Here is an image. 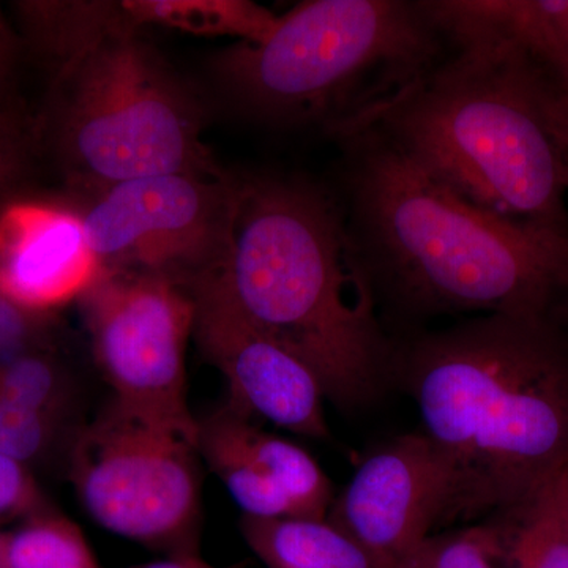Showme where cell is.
<instances>
[{
	"mask_svg": "<svg viewBox=\"0 0 568 568\" xmlns=\"http://www.w3.org/2000/svg\"><path fill=\"white\" fill-rule=\"evenodd\" d=\"M450 50L514 52L568 89V0H424Z\"/></svg>",
	"mask_w": 568,
	"mask_h": 568,
	"instance_id": "14",
	"label": "cell"
},
{
	"mask_svg": "<svg viewBox=\"0 0 568 568\" xmlns=\"http://www.w3.org/2000/svg\"><path fill=\"white\" fill-rule=\"evenodd\" d=\"M545 81L508 51L448 50L365 129L470 204L568 234L567 171L545 114Z\"/></svg>",
	"mask_w": 568,
	"mask_h": 568,
	"instance_id": "4",
	"label": "cell"
},
{
	"mask_svg": "<svg viewBox=\"0 0 568 568\" xmlns=\"http://www.w3.org/2000/svg\"><path fill=\"white\" fill-rule=\"evenodd\" d=\"M40 495L24 463L0 454V519L39 510Z\"/></svg>",
	"mask_w": 568,
	"mask_h": 568,
	"instance_id": "24",
	"label": "cell"
},
{
	"mask_svg": "<svg viewBox=\"0 0 568 568\" xmlns=\"http://www.w3.org/2000/svg\"><path fill=\"white\" fill-rule=\"evenodd\" d=\"M392 377L450 473L444 525L506 515L568 467V327L484 315L394 342Z\"/></svg>",
	"mask_w": 568,
	"mask_h": 568,
	"instance_id": "2",
	"label": "cell"
},
{
	"mask_svg": "<svg viewBox=\"0 0 568 568\" xmlns=\"http://www.w3.org/2000/svg\"><path fill=\"white\" fill-rule=\"evenodd\" d=\"M197 448L111 403L74 439L70 476L93 521L166 556L200 552Z\"/></svg>",
	"mask_w": 568,
	"mask_h": 568,
	"instance_id": "7",
	"label": "cell"
},
{
	"mask_svg": "<svg viewBox=\"0 0 568 568\" xmlns=\"http://www.w3.org/2000/svg\"><path fill=\"white\" fill-rule=\"evenodd\" d=\"M78 302L112 402L196 447L186 386L190 291L162 276L103 272Z\"/></svg>",
	"mask_w": 568,
	"mask_h": 568,
	"instance_id": "8",
	"label": "cell"
},
{
	"mask_svg": "<svg viewBox=\"0 0 568 568\" xmlns=\"http://www.w3.org/2000/svg\"><path fill=\"white\" fill-rule=\"evenodd\" d=\"M450 488L435 446L424 433H410L358 466L327 519L357 541L376 568H392L444 525Z\"/></svg>",
	"mask_w": 568,
	"mask_h": 568,
	"instance_id": "11",
	"label": "cell"
},
{
	"mask_svg": "<svg viewBox=\"0 0 568 568\" xmlns=\"http://www.w3.org/2000/svg\"><path fill=\"white\" fill-rule=\"evenodd\" d=\"M132 568H223L213 566V564L207 562L200 555V552H190V555H174L166 556V558L152 560V562L142 564V566H136Z\"/></svg>",
	"mask_w": 568,
	"mask_h": 568,
	"instance_id": "27",
	"label": "cell"
},
{
	"mask_svg": "<svg viewBox=\"0 0 568 568\" xmlns=\"http://www.w3.org/2000/svg\"><path fill=\"white\" fill-rule=\"evenodd\" d=\"M235 175L162 174L91 194L78 209L103 272L162 276L189 290L219 268Z\"/></svg>",
	"mask_w": 568,
	"mask_h": 568,
	"instance_id": "9",
	"label": "cell"
},
{
	"mask_svg": "<svg viewBox=\"0 0 568 568\" xmlns=\"http://www.w3.org/2000/svg\"><path fill=\"white\" fill-rule=\"evenodd\" d=\"M51 315L18 305L0 293V361L41 349L50 335Z\"/></svg>",
	"mask_w": 568,
	"mask_h": 568,
	"instance_id": "23",
	"label": "cell"
},
{
	"mask_svg": "<svg viewBox=\"0 0 568 568\" xmlns=\"http://www.w3.org/2000/svg\"><path fill=\"white\" fill-rule=\"evenodd\" d=\"M6 568H102L77 525L40 514L3 538Z\"/></svg>",
	"mask_w": 568,
	"mask_h": 568,
	"instance_id": "18",
	"label": "cell"
},
{
	"mask_svg": "<svg viewBox=\"0 0 568 568\" xmlns=\"http://www.w3.org/2000/svg\"><path fill=\"white\" fill-rule=\"evenodd\" d=\"M544 108L549 129L555 134L567 171L568 185V89L545 84Z\"/></svg>",
	"mask_w": 568,
	"mask_h": 568,
	"instance_id": "25",
	"label": "cell"
},
{
	"mask_svg": "<svg viewBox=\"0 0 568 568\" xmlns=\"http://www.w3.org/2000/svg\"><path fill=\"white\" fill-rule=\"evenodd\" d=\"M503 534L497 523L433 534L392 568H503Z\"/></svg>",
	"mask_w": 568,
	"mask_h": 568,
	"instance_id": "20",
	"label": "cell"
},
{
	"mask_svg": "<svg viewBox=\"0 0 568 568\" xmlns=\"http://www.w3.org/2000/svg\"><path fill=\"white\" fill-rule=\"evenodd\" d=\"M102 274L78 209L24 201L0 207V293L10 301L51 315Z\"/></svg>",
	"mask_w": 568,
	"mask_h": 568,
	"instance_id": "13",
	"label": "cell"
},
{
	"mask_svg": "<svg viewBox=\"0 0 568 568\" xmlns=\"http://www.w3.org/2000/svg\"><path fill=\"white\" fill-rule=\"evenodd\" d=\"M447 52L424 0H305L263 43L216 54L215 80L246 121L338 142Z\"/></svg>",
	"mask_w": 568,
	"mask_h": 568,
	"instance_id": "5",
	"label": "cell"
},
{
	"mask_svg": "<svg viewBox=\"0 0 568 568\" xmlns=\"http://www.w3.org/2000/svg\"><path fill=\"white\" fill-rule=\"evenodd\" d=\"M197 454L252 518L325 519L334 488L304 448L224 406L197 420Z\"/></svg>",
	"mask_w": 568,
	"mask_h": 568,
	"instance_id": "12",
	"label": "cell"
},
{
	"mask_svg": "<svg viewBox=\"0 0 568 568\" xmlns=\"http://www.w3.org/2000/svg\"><path fill=\"white\" fill-rule=\"evenodd\" d=\"M59 422L0 402V454L28 465L50 450Z\"/></svg>",
	"mask_w": 568,
	"mask_h": 568,
	"instance_id": "21",
	"label": "cell"
},
{
	"mask_svg": "<svg viewBox=\"0 0 568 568\" xmlns=\"http://www.w3.org/2000/svg\"><path fill=\"white\" fill-rule=\"evenodd\" d=\"M20 54V40L0 11V104L9 103V88Z\"/></svg>",
	"mask_w": 568,
	"mask_h": 568,
	"instance_id": "26",
	"label": "cell"
},
{
	"mask_svg": "<svg viewBox=\"0 0 568 568\" xmlns=\"http://www.w3.org/2000/svg\"><path fill=\"white\" fill-rule=\"evenodd\" d=\"M0 568H6V566H3V560H2V564H0Z\"/></svg>",
	"mask_w": 568,
	"mask_h": 568,
	"instance_id": "30",
	"label": "cell"
},
{
	"mask_svg": "<svg viewBox=\"0 0 568 568\" xmlns=\"http://www.w3.org/2000/svg\"><path fill=\"white\" fill-rule=\"evenodd\" d=\"M138 31L171 29L196 36L237 37L263 43L278 28L280 14L248 0H125Z\"/></svg>",
	"mask_w": 568,
	"mask_h": 568,
	"instance_id": "16",
	"label": "cell"
},
{
	"mask_svg": "<svg viewBox=\"0 0 568 568\" xmlns=\"http://www.w3.org/2000/svg\"><path fill=\"white\" fill-rule=\"evenodd\" d=\"M3 538H6V536H0V564H2L3 560Z\"/></svg>",
	"mask_w": 568,
	"mask_h": 568,
	"instance_id": "29",
	"label": "cell"
},
{
	"mask_svg": "<svg viewBox=\"0 0 568 568\" xmlns=\"http://www.w3.org/2000/svg\"><path fill=\"white\" fill-rule=\"evenodd\" d=\"M47 134L74 192L162 174H226L200 100L142 32L114 31L51 67Z\"/></svg>",
	"mask_w": 568,
	"mask_h": 568,
	"instance_id": "6",
	"label": "cell"
},
{
	"mask_svg": "<svg viewBox=\"0 0 568 568\" xmlns=\"http://www.w3.org/2000/svg\"><path fill=\"white\" fill-rule=\"evenodd\" d=\"M560 488H562L564 503H566L567 515H568V467L559 476Z\"/></svg>",
	"mask_w": 568,
	"mask_h": 568,
	"instance_id": "28",
	"label": "cell"
},
{
	"mask_svg": "<svg viewBox=\"0 0 568 568\" xmlns=\"http://www.w3.org/2000/svg\"><path fill=\"white\" fill-rule=\"evenodd\" d=\"M33 132L10 103L0 104V207L13 201L31 168Z\"/></svg>",
	"mask_w": 568,
	"mask_h": 568,
	"instance_id": "22",
	"label": "cell"
},
{
	"mask_svg": "<svg viewBox=\"0 0 568 568\" xmlns=\"http://www.w3.org/2000/svg\"><path fill=\"white\" fill-rule=\"evenodd\" d=\"M242 536L267 568H376L364 548L327 518H252Z\"/></svg>",
	"mask_w": 568,
	"mask_h": 568,
	"instance_id": "15",
	"label": "cell"
},
{
	"mask_svg": "<svg viewBox=\"0 0 568 568\" xmlns=\"http://www.w3.org/2000/svg\"><path fill=\"white\" fill-rule=\"evenodd\" d=\"M0 402L61 422L70 405L69 381L43 349L0 361Z\"/></svg>",
	"mask_w": 568,
	"mask_h": 568,
	"instance_id": "19",
	"label": "cell"
},
{
	"mask_svg": "<svg viewBox=\"0 0 568 568\" xmlns=\"http://www.w3.org/2000/svg\"><path fill=\"white\" fill-rule=\"evenodd\" d=\"M189 291L194 301V339L205 361L226 381L227 406L294 435L328 439L325 395L312 369L250 324L212 272Z\"/></svg>",
	"mask_w": 568,
	"mask_h": 568,
	"instance_id": "10",
	"label": "cell"
},
{
	"mask_svg": "<svg viewBox=\"0 0 568 568\" xmlns=\"http://www.w3.org/2000/svg\"><path fill=\"white\" fill-rule=\"evenodd\" d=\"M559 476L521 507L497 517L508 568H568V515Z\"/></svg>",
	"mask_w": 568,
	"mask_h": 568,
	"instance_id": "17",
	"label": "cell"
},
{
	"mask_svg": "<svg viewBox=\"0 0 568 568\" xmlns=\"http://www.w3.org/2000/svg\"><path fill=\"white\" fill-rule=\"evenodd\" d=\"M213 278L237 312L312 369L325 399L355 409L392 379L394 339L377 316L342 200L306 179L235 175Z\"/></svg>",
	"mask_w": 568,
	"mask_h": 568,
	"instance_id": "3",
	"label": "cell"
},
{
	"mask_svg": "<svg viewBox=\"0 0 568 568\" xmlns=\"http://www.w3.org/2000/svg\"><path fill=\"white\" fill-rule=\"evenodd\" d=\"M338 144L347 234L376 305L566 323L568 234L470 204L373 129Z\"/></svg>",
	"mask_w": 568,
	"mask_h": 568,
	"instance_id": "1",
	"label": "cell"
}]
</instances>
